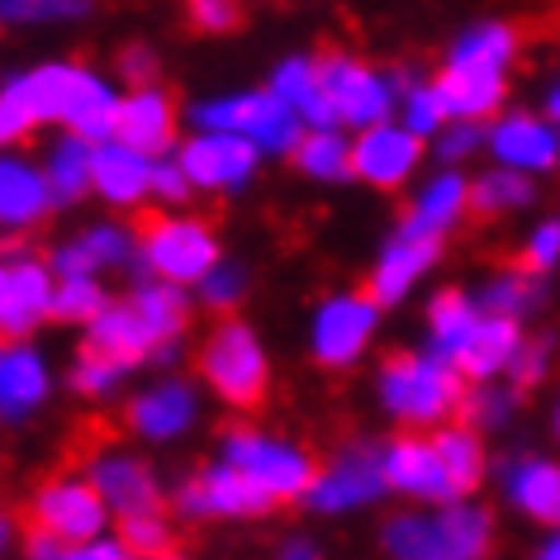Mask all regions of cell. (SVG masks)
Segmentation results:
<instances>
[{"mask_svg":"<svg viewBox=\"0 0 560 560\" xmlns=\"http://www.w3.org/2000/svg\"><path fill=\"white\" fill-rule=\"evenodd\" d=\"M48 119H67L86 138H105L115 133L119 101L81 67H38L0 91V143H15L30 133V124Z\"/></svg>","mask_w":560,"mask_h":560,"instance_id":"cell-1","label":"cell"},{"mask_svg":"<svg viewBox=\"0 0 560 560\" xmlns=\"http://www.w3.org/2000/svg\"><path fill=\"white\" fill-rule=\"evenodd\" d=\"M385 404L409 423H442L460 409V366H446L442 357H389L381 375Z\"/></svg>","mask_w":560,"mask_h":560,"instance_id":"cell-2","label":"cell"},{"mask_svg":"<svg viewBox=\"0 0 560 560\" xmlns=\"http://www.w3.org/2000/svg\"><path fill=\"white\" fill-rule=\"evenodd\" d=\"M205 381L219 389V399H229L233 409H261L266 399V357L247 324H223L200 352Z\"/></svg>","mask_w":560,"mask_h":560,"instance_id":"cell-3","label":"cell"},{"mask_svg":"<svg viewBox=\"0 0 560 560\" xmlns=\"http://www.w3.org/2000/svg\"><path fill=\"white\" fill-rule=\"evenodd\" d=\"M209 129H229V133H247L257 148L266 152H295L300 148V115L290 101H280L276 91H257V95H229V101L200 105L195 115Z\"/></svg>","mask_w":560,"mask_h":560,"instance_id":"cell-4","label":"cell"},{"mask_svg":"<svg viewBox=\"0 0 560 560\" xmlns=\"http://www.w3.org/2000/svg\"><path fill=\"white\" fill-rule=\"evenodd\" d=\"M138 229H148L143 237V257L158 276L176 280V285H186V280H205L214 271L219 261V247L214 237H209L205 223H190V219H162V214H143Z\"/></svg>","mask_w":560,"mask_h":560,"instance_id":"cell-5","label":"cell"},{"mask_svg":"<svg viewBox=\"0 0 560 560\" xmlns=\"http://www.w3.org/2000/svg\"><path fill=\"white\" fill-rule=\"evenodd\" d=\"M223 456H229L237 470H247L271 499H295L304 489L318 485V466L304 452L266 442V438H252V432H233V438L223 442Z\"/></svg>","mask_w":560,"mask_h":560,"instance_id":"cell-6","label":"cell"},{"mask_svg":"<svg viewBox=\"0 0 560 560\" xmlns=\"http://www.w3.org/2000/svg\"><path fill=\"white\" fill-rule=\"evenodd\" d=\"M105 527V494L91 485H77V480H62V485H48L44 494L34 499V517H30V532H52V537L86 546V537Z\"/></svg>","mask_w":560,"mask_h":560,"instance_id":"cell-7","label":"cell"},{"mask_svg":"<svg viewBox=\"0 0 560 560\" xmlns=\"http://www.w3.org/2000/svg\"><path fill=\"white\" fill-rule=\"evenodd\" d=\"M180 166L195 186H209V190H229V186H243L257 166V143L247 133H229V129H214L205 138H195L180 152Z\"/></svg>","mask_w":560,"mask_h":560,"instance_id":"cell-8","label":"cell"},{"mask_svg":"<svg viewBox=\"0 0 560 560\" xmlns=\"http://www.w3.org/2000/svg\"><path fill=\"white\" fill-rule=\"evenodd\" d=\"M271 494L252 480L247 470H237L233 460L219 470H205L180 489V509L186 513H229V517H247V513H266L271 509Z\"/></svg>","mask_w":560,"mask_h":560,"instance_id":"cell-9","label":"cell"},{"mask_svg":"<svg viewBox=\"0 0 560 560\" xmlns=\"http://www.w3.org/2000/svg\"><path fill=\"white\" fill-rule=\"evenodd\" d=\"M385 480L395 485V489H404V494L438 499V503H452V499L466 494V489L452 480V470H446L438 442H418V438H404V442L389 446Z\"/></svg>","mask_w":560,"mask_h":560,"instance_id":"cell-10","label":"cell"},{"mask_svg":"<svg viewBox=\"0 0 560 560\" xmlns=\"http://www.w3.org/2000/svg\"><path fill=\"white\" fill-rule=\"evenodd\" d=\"M371 328H375V300L366 295V290L324 304V314H318V324H314L318 361H324V366H347L352 357H361Z\"/></svg>","mask_w":560,"mask_h":560,"instance_id":"cell-11","label":"cell"},{"mask_svg":"<svg viewBox=\"0 0 560 560\" xmlns=\"http://www.w3.org/2000/svg\"><path fill=\"white\" fill-rule=\"evenodd\" d=\"M413 162H418V133L395 129V124H366L361 143L352 148V172L381 190L404 186Z\"/></svg>","mask_w":560,"mask_h":560,"instance_id":"cell-12","label":"cell"},{"mask_svg":"<svg viewBox=\"0 0 560 560\" xmlns=\"http://www.w3.org/2000/svg\"><path fill=\"white\" fill-rule=\"evenodd\" d=\"M318 72H324V86L332 95V105H338L342 124H381L385 119L389 86L375 72H366V67L352 58H332V52L318 58Z\"/></svg>","mask_w":560,"mask_h":560,"instance_id":"cell-13","label":"cell"},{"mask_svg":"<svg viewBox=\"0 0 560 560\" xmlns=\"http://www.w3.org/2000/svg\"><path fill=\"white\" fill-rule=\"evenodd\" d=\"M86 352H101L109 361H119V366H133V361H143L158 342V332H152L143 304L129 300V304H115V310H101L91 318V338L81 342Z\"/></svg>","mask_w":560,"mask_h":560,"instance_id":"cell-14","label":"cell"},{"mask_svg":"<svg viewBox=\"0 0 560 560\" xmlns=\"http://www.w3.org/2000/svg\"><path fill=\"white\" fill-rule=\"evenodd\" d=\"M432 261H438V237H432V233H399L395 243L385 247L381 266L371 271L366 295H371L375 304H395V300H404V290H409Z\"/></svg>","mask_w":560,"mask_h":560,"instance_id":"cell-15","label":"cell"},{"mask_svg":"<svg viewBox=\"0 0 560 560\" xmlns=\"http://www.w3.org/2000/svg\"><path fill=\"white\" fill-rule=\"evenodd\" d=\"M438 91L452 115L460 119H480L503 101V67H480V62H446V72L438 77Z\"/></svg>","mask_w":560,"mask_h":560,"instance_id":"cell-16","label":"cell"},{"mask_svg":"<svg viewBox=\"0 0 560 560\" xmlns=\"http://www.w3.org/2000/svg\"><path fill=\"white\" fill-rule=\"evenodd\" d=\"M517 352V324H513V314H489L480 318V324L470 328V338L456 347V366L460 375H475V381H485V375H494L503 371L513 361Z\"/></svg>","mask_w":560,"mask_h":560,"instance_id":"cell-17","label":"cell"},{"mask_svg":"<svg viewBox=\"0 0 560 560\" xmlns=\"http://www.w3.org/2000/svg\"><path fill=\"white\" fill-rule=\"evenodd\" d=\"M115 138H119V143H129V148H138L143 158H152V152H166V148H172V101L158 95V91H138L133 101L119 105Z\"/></svg>","mask_w":560,"mask_h":560,"instance_id":"cell-18","label":"cell"},{"mask_svg":"<svg viewBox=\"0 0 560 560\" xmlns=\"http://www.w3.org/2000/svg\"><path fill=\"white\" fill-rule=\"evenodd\" d=\"M91 186L105 195V200L129 205L152 186V166L143 162V152L129 143H101L91 152Z\"/></svg>","mask_w":560,"mask_h":560,"instance_id":"cell-19","label":"cell"},{"mask_svg":"<svg viewBox=\"0 0 560 560\" xmlns=\"http://www.w3.org/2000/svg\"><path fill=\"white\" fill-rule=\"evenodd\" d=\"M271 91L280 95V101L295 105V115L304 124H314V129H332V124H342L338 119V105H332V95L324 86V72H318V62H304V58L285 62L276 72Z\"/></svg>","mask_w":560,"mask_h":560,"instance_id":"cell-20","label":"cell"},{"mask_svg":"<svg viewBox=\"0 0 560 560\" xmlns=\"http://www.w3.org/2000/svg\"><path fill=\"white\" fill-rule=\"evenodd\" d=\"M44 314H52V285L48 271L38 261L10 266V290H5V328L10 338H24L30 328L44 324Z\"/></svg>","mask_w":560,"mask_h":560,"instance_id":"cell-21","label":"cell"},{"mask_svg":"<svg viewBox=\"0 0 560 560\" xmlns=\"http://www.w3.org/2000/svg\"><path fill=\"white\" fill-rule=\"evenodd\" d=\"M489 143H494V158L503 166H517V172H546V166H556V158H560L556 133L546 129V124H537V119L499 124Z\"/></svg>","mask_w":560,"mask_h":560,"instance_id":"cell-22","label":"cell"},{"mask_svg":"<svg viewBox=\"0 0 560 560\" xmlns=\"http://www.w3.org/2000/svg\"><path fill=\"white\" fill-rule=\"evenodd\" d=\"M385 460H371V456H347L332 466V475L314 485V503L318 509H352L361 499H375L385 489Z\"/></svg>","mask_w":560,"mask_h":560,"instance_id":"cell-23","label":"cell"},{"mask_svg":"<svg viewBox=\"0 0 560 560\" xmlns=\"http://www.w3.org/2000/svg\"><path fill=\"white\" fill-rule=\"evenodd\" d=\"M44 395H48V375H44V361H38L30 347H10V352H0V413L20 418V413H30Z\"/></svg>","mask_w":560,"mask_h":560,"instance_id":"cell-24","label":"cell"},{"mask_svg":"<svg viewBox=\"0 0 560 560\" xmlns=\"http://www.w3.org/2000/svg\"><path fill=\"white\" fill-rule=\"evenodd\" d=\"M95 489H101L105 503L109 509H119V513L162 509L158 485H152V475L138 466V460H101V466H95Z\"/></svg>","mask_w":560,"mask_h":560,"instance_id":"cell-25","label":"cell"},{"mask_svg":"<svg viewBox=\"0 0 560 560\" xmlns=\"http://www.w3.org/2000/svg\"><path fill=\"white\" fill-rule=\"evenodd\" d=\"M466 205H470V186L460 176L432 180V186L418 195V205L409 209V219H404V233H432L438 237L466 214Z\"/></svg>","mask_w":560,"mask_h":560,"instance_id":"cell-26","label":"cell"},{"mask_svg":"<svg viewBox=\"0 0 560 560\" xmlns=\"http://www.w3.org/2000/svg\"><path fill=\"white\" fill-rule=\"evenodd\" d=\"M52 200V186L20 162H0V223H38Z\"/></svg>","mask_w":560,"mask_h":560,"instance_id":"cell-27","label":"cell"},{"mask_svg":"<svg viewBox=\"0 0 560 560\" xmlns=\"http://www.w3.org/2000/svg\"><path fill=\"white\" fill-rule=\"evenodd\" d=\"M190 413H195V399H190L186 385H158L152 395L129 404L133 428L148 432V438H172V432H180L190 423Z\"/></svg>","mask_w":560,"mask_h":560,"instance_id":"cell-28","label":"cell"},{"mask_svg":"<svg viewBox=\"0 0 560 560\" xmlns=\"http://www.w3.org/2000/svg\"><path fill=\"white\" fill-rule=\"evenodd\" d=\"M513 503L546 527H560V466L532 460L513 475Z\"/></svg>","mask_w":560,"mask_h":560,"instance_id":"cell-29","label":"cell"},{"mask_svg":"<svg viewBox=\"0 0 560 560\" xmlns=\"http://www.w3.org/2000/svg\"><path fill=\"white\" fill-rule=\"evenodd\" d=\"M124 257H129V233L95 229V233L81 237V243L58 252V271L62 276H91V271H101V266H115Z\"/></svg>","mask_w":560,"mask_h":560,"instance_id":"cell-30","label":"cell"},{"mask_svg":"<svg viewBox=\"0 0 560 560\" xmlns=\"http://www.w3.org/2000/svg\"><path fill=\"white\" fill-rule=\"evenodd\" d=\"M91 143L86 133L67 138V143H58V152H52L48 162V186H52V200H77L81 190L91 186Z\"/></svg>","mask_w":560,"mask_h":560,"instance_id":"cell-31","label":"cell"},{"mask_svg":"<svg viewBox=\"0 0 560 560\" xmlns=\"http://www.w3.org/2000/svg\"><path fill=\"white\" fill-rule=\"evenodd\" d=\"M442 541H446V556H480L489 546V513L480 509H466V503H446L442 513Z\"/></svg>","mask_w":560,"mask_h":560,"instance_id":"cell-32","label":"cell"},{"mask_svg":"<svg viewBox=\"0 0 560 560\" xmlns=\"http://www.w3.org/2000/svg\"><path fill=\"white\" fill-rule=\"evenodd\" d=\"M385 546L395 556H446V541H442V517H395L385 527Z\"/></svg>","mask_w":560,"mask_h":560,"instance_id":"cell-33","label":"cell"},{"mask_svg":"<svg viewBox=\"0 0 560 560\" xmlns=\"http://www.w3.org/2000/svg\"><path fill=\"white\" fill-rule=\"evenodd\" d=\"M295 158H300L304 172H310V176H324V180H338V176L352 172V148H347L332 129H318V133H310V138H300Z\"/></svg>","mask_w":560,"mask_h":560,"instance_id":"cell-34","label":"cell"},{"mask_svg":"<svg viewBox=\"0 0 560 560\" xmlns=\"http://www.w3.org/2000/svg\"><path fill=\"white\" fill-rule=\"evenodd\" d=\"M475 324H480V314H475V304L460 290H446V295L432 300V338H438L442 352H456L470 338Z\"/></svg>","mask_w":560,"mask_h":560,"instance_id":"cell-35","label":"cell"},{"mask_svg":"<svg viewBox=\"0 0 560 560\" xmlns=\"http://www.w3.org/2000/svg\"><path fill=\"white\" fill-rule=\"evenodd\" d=\"M119 537L129 546V556H172L176 551L172 532H166L158 509L152 513H119Z\"/></svg>","mask_w":560,"mask_h":560,"instance_id":"cell-36","label":"cell"},{"mask_svg":"<svg viewBox=\"0 0 560 560\" xmlns=\"http://www.w3.org/2000/svg\"><path fill=\"white\" fill-rule=\"evenodd\" d=\"M527 200H532V186H527V176L517 172V166L485 176L480 186H475V195H470L475 214H494V209H513V205H527Z\"/></svg>","mask_w":560,"mask_h":560,"instance_id":"cell-37","label":"cell"},{"mask_svg":"<svg viewBox=\"0 0 560 560\" xmlns=\"http://www.w3.org/2000/svg\"><path fill=\"white\" fill-rule=\"evenodd\" d=\"M101 310H105V290L95 285L91 276H62V290L52 295V318H77V324H91Z\"/></svg>","mask_w":560,"mask_h":560,"instance_id":"cell-38","label":"cell"},{"mask_svg":"<svg viewBox=\"0 0 560 560\" xmlns=\"http://www.w3.org/2000/svg\"><path fill=\"white\" fill-rule=\"evenodd\" d=\"M438 452H442V460H446V470H452V480L460 485V489H470L475 480H480V446H475V432H466V428H446V432H438Z\"/></svg>","mask_w":560,"mask_h":560,"instance_id":"cell-39","label":"cell"},{"mask_svg":"<svg viewBox=\"0 0 560 560\" xmlns=\"http://www.w3.org/2000/svg\"><path fill=\"white\" fill-rule=\"evenodd\" d=\"M138 304H143V314H148V324L152 332H158V342H172L180 328H186V300H180V290L172 285H152L138 295Z\"/></svg>","mask_w":560,"mask_h":560,"instance_id":"cell-40","label":"cell"},{"mask_svg":"<svg viewBox=\"0 0 560 560\" xmlns=\"http://www.w3.org/2000/svg\"><path fill=\"white\" fill-rule=\"evenodd\" d=\"M243 24V10L233 0H190V30L200 34H229Z\"/></svg>","mask_w":560,"mask_h":560,"instance_id":"cell-41","label":"cell"},{"mask_svg":"<svg viewBox=\"0 0 560 560\" xmlns=\"http://www.w3.org/2000/svg\"><path fill=\"white\" fill-rule=\"evenodd\" d=\"M86 0H0V20H58L81 15Z\"/></svg>","mask_w":560,"mask_h":560,"instance_id":"cell-42","label":"cell"},{"mask_svg":"<svg viewBox=\"0 0 560 560\" xmlns=\"http://www.w3.org/2000/svg\"><path fill=\"white\" fill-rule=\"evenodd\" d=\"M446 115H452V109H446L438 86H413L409 91V129L413 133H432Z\"/></svg>","mask_w":560,"mask_h":560,"instance_id":"cell-43","label":"cell"},{"mask_svg":"<svg viewBox=\"0 0 560 560\" xmlns=\"http://www.w3.org/2000/svg\"><path fill=\"white\" fill-rule=\"evenodd\" d=\"M532 295L537 290L523 280V271H513V276H503V280H494V285L485 290V310H494V314H517V310H527L532 304Z\"/></svg>","mask_w":560,"mask_h":560,"instance_id":"cell-44","label":"cell"},{"mask_svg":"<svg viewBox=\"0 0 560 560\" xmlns=\"http://www.w3.org/2000/svg\"><path fill=\"white\" fill-rule=\"evenodd\" d=\"M124 371H129V366H119V361H109V357H101V352H86V347H81L72 381H77L81 389H109V385H115Z\"/></svg>","mask_w":560,"mask_h":560,"instance_id":"cell-45","label":"cell"},{"mask_svg":"<svg viewBox=\"0 0 560 560\" xmlns=\"http://www.w3.org/2000/svg\"><path fill=\"white\" fill-rule=\"evenodd\" d=\"M556 257H560V223H541L537 237H532L527 252H523L527 276H541V271H546V266H551Z\"/></svg>","mask_w":560,"mask_h":560,"instance_id":"cell-46","label":"cell"},{"mask_svg":"<svg viewBox=\"0 0 560 560\" xmlns=\"http://www.w3.org/2000/svg\"><path fill=\"white\" fill-rule=\"evenodd\" d=\"M541 371H546V347H541V342L517 347V352H513V381H517V385H537Z\"/></svg>","mask_w":560,"mask_h":560,"instance_id":"cell-47","label":"cell"},{"mask_svg":"<svg viewBox=\"0 0 560 560\" xmlns=\"http://www.w3.org/2000/svg\"><path fill=\"white\" fill-rule=\"evenodd\" d=\"M237 290H243V280H237V271H219V276H205V300L214 304V310H229V304L237 300Z\"/></svg>","mask_w":560,"mask_h":560,"instance_id":"cell-48","label":"cell"},{"mask_svg":"<svg viewBox=\"0 0 560 560\" xmlns=\"http://www.w3.org/2000/svg\"><path fill=\"white\" fill-rule=\"evenodd\" d=\"M186 166H152V190L166 195V200H180L186 195Z\"/></svg>","mask_w":560,"mask_h":560,"instance_id":"cell-49","label":"cell"},{"mask_svg":"<svg viewBox=\"0 0 560 560\" xmlns=\"http://www.w3.org/2000/svg\"><path fill=\"white\" fill-rule=\"evenodd\" d=\"M119 72L129 77V81H138V86H143V81H148L152 72H158V62H152V52H143V48H129V52H124V58H119Z\"/></svg>","mask_w":560,"mask_h":560,"instance_id":"cell-50","label":"cell"},{"mask_svg":"<svg viewBox=\"0 0 560 560\" xmlns=\"http://www.w3.org/2000/svg\"><path fill=\"white\" fill-rule=\"evenodd\" d=\"M470 148H480V129H456L442 138V158H466Z\"/></svg>","mask_w":560,"mask_h":560,"instance_id":"cell-51","label":"cell"},{"mask_svg":"<svg viewBox=\"0 0 560 560\" xmlns=\"http://www.w3.org/2000/svg\"><path fill=\"white\" fill-rule=\"evenodd\" d=\"M5 290H10V271L0 266V328H5Z\"/></svg>","mask_w":560,"mask_h":560,"instance_id":"cell-52","label":"cell"},{"mask_svg":"<svg viewBox=\"0 0 560 560\" xmlns=\"http://www.w3.org/2000/svg\"><path fill=\"white\" fill-rule=\"evenodd\" d=\"M551 119H560V91L551 95Z\"/></svg>","mask_w":560,"mask_h":560,"instance_id":"cell-53","label":"cell"},{"mask_svg":"<svg viewBox=\"0 0 560 560\" xmlns=\"http://www.w3.org/2000/svg\"><path fill=\"white\" fill-rule=\"evenodd\" d=\"M546 556H556V560H560V541H551V546H546Z\"/></svg>","mask_w":560,"mask_h":560,"instance_id":"cell-54","label":"cell"}]
</instances>
